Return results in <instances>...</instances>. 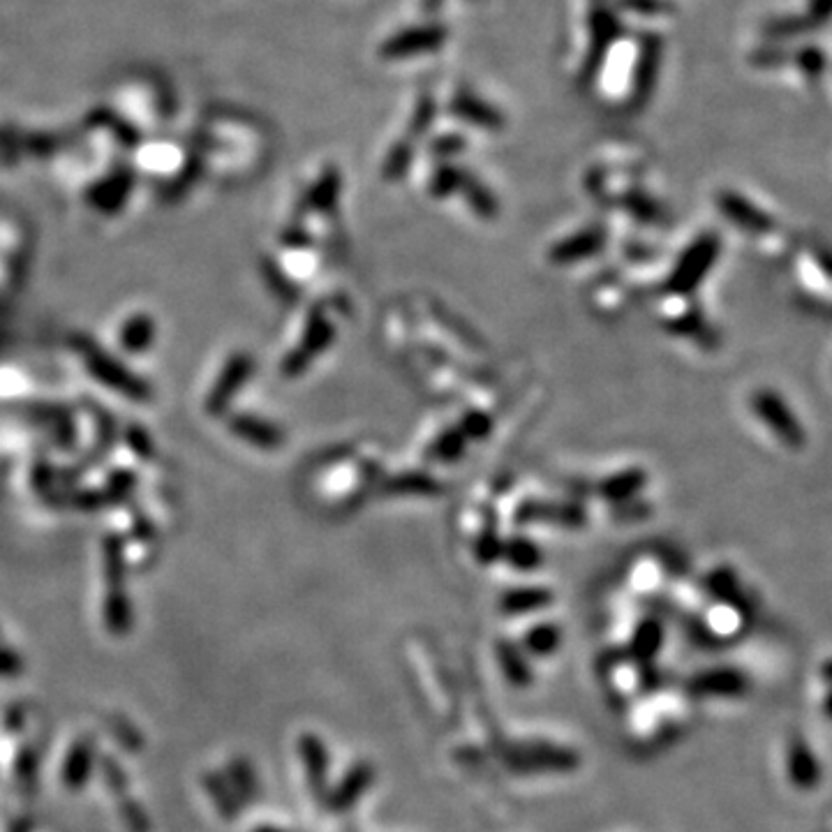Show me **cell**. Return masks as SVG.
<instances>
[{
    "label": "cell",
    "instance_id": "6da1fadb",
    "mask_svg": "<svg viewBox=\"0 0 832 832\" xmlns=\"http://www.w3.org/2000/svg\"><path fill=\"white\" fill-rule=\"evenodd\" d=\"M72 349L79 354L81 366L86 368V373L95 382L107 386L109 391H116L118 396L135 400V403H146L151 398L148 386L137 375H132L121 361H116L114 356H109L102 347L91 343L88 338H74Z\"/></svg>",
    "mask_w": 832,
    "mask_h": 832
},
{
    "label": "cell",
    "instance_id": "7a4b0ae2",
    "mask_svg": "<svg viewBox=\"0 0 832 832\" xmlns=\"http://www.w3.org/2000/svg\"><path fill=\"white\" fill-rule=\"evenodd\" d=\"M581 752L553 742H516L504 749V765L518 775H548L581 768Z\"/></svg>",
    "mask_w": 832,
    "mask_h": 832
},
{
    "label": "cell",
    "instance_id": "3957f363",
    "mask_svg": "<svg viewBox=\"0 0 832 832\" xmlns=\"http://www.w3.org/2000/svg\"><path fill=\"white\" fill-rule=\"evenodd\" d=\"M752 412L765 423V428L784 444L786 449L800 451L807 444V433L798 414H793L789 403L770 389H759L749 400Z\"/></svg>",
    "mask_w": 832,
    "mask_h": 832
},
{
    "label": "cell",
    "instance_id": "277c9868",
    "mask_svg": "<svg viewBox=\"0 0 832 832\" xmlns=\"http://www.w3.org/2000/svg\"><path fill=\"white\" fill-rule=\"evenodd\" d=\"M719 250H722V243H719L717 234L698 236L685 250V255L680 257V262L675 264L671 280H668V289L675 294L694 292L705 280V276H708L712 266H715Z\"/></svg>",
    "mask_w": 832,
    "mask_h": 832
},
{
    "label": "cell",
    "instance_id": "5b68a950",
    "mask_svg": "<svg viewBox=\"0 0 832 832\" xmlns=\"http://www.w3.org/2000/svg\"><path fill=\"white\" fill-rule=\"evenodd\" d=\"M661 61H664V37L655 31L643 33L641 42H638V56L634 63V74H631V86H629L631 109H636V111L643 109L645 104L652 100L657 81H659Z\"/></svg>",
    "mask_w": 832,
    "mask_h": 832
},
{
    "label": "cell",
    "instance_id": "8992f818",
    "mask_svg": "<svg viewBox=\"0 0 832 832\" xmlns=\"http://www.w3.org/2000/svg\"><path fill=\"white\" fill-rule=\"evenodd\" d=\"M624 35V26L618 17V12L606 3H597L590 14V47L588 54H585L581 79L585 84L597 77L601 65H604L608 51L613 49V44Z\"/></svg>",
    "mask_w": 832,
    "mask_h": 832
},
{
    "label": "cell",
    "instance_id": "52a82bcc",
    "mask_svg": "<svg viewBox=\"0 0 832 832\" xmlns=\"http://www.w3.org/2000/svg\"><path fill=\"white\" fill-rule=\"evenodd\" d=\"M449 40V31L442 24H419L391 35L380 47L384 61H407L421 54L440 51Z\"/></svg>",
    "mask_w": 832,
    "mask_h": 832
},
{
    "label": "cell",
    "instance_id": "ba28073f",
    "mask_svg": "<svg viewBox=\"0 0 832 832\" xmlns=\"http://www.w3.org/2000/svg\"><path fill=\"white\" fill-rule=\"evenodd\" d=\"M377 779V770L373 763L368 761H356L352 768H349L343 779L333 786L329 791V798H326L324 805L331 809L333 814H345L349 809L359 805L361 798L366 796L368 789H373Z\"/></svg>",
    "mask_w": 832,
    "mask_h": 832
},
{
    "label": "cell",
    "instance_id": "9c48e42d",
    "mask_svg": "<svg viewBox=\"0 0 832 832\" xmlns=\"http://www.w3.org/2000/svg\"><path fill=\"white\" fill-rule=\"evenodd\" d=\"M719 213L724 215L728 222H733L735 227L742 229L747 234H768L775 227V220L770 218L763 208L754 206L745 195L733 190H722L717 192L715 197Z\"/></svg>",
    "mask_w": 832,
    "mask_h": 832
},
{
    "label": "cell",
    "instance_id": "30bf717a",
    "mask_svg": "<svg viewBox=\"0 0 832 832\" xmlns=\"http://www.w3.org/2000/svg\"><path fill=\"white\" fill-rule=\"evenodd\" d=\"M299 752L303 759V770H306L308 786L312 791V798L324 805L329 798V752H326L324 740L315 733H303L299 740Z\"/></svg>",
    "mask_w": 832,
    "mask_h": 832
},
{
    "label": "cell",
    "instance_id": "8fae6325",
    "mask_svg": "<svg viewBox=\"0 0 832 832\" xmlns=\"http://www.w3.org/2000/svg\"><path fill=\"white\" fill-rule=\"evenodd\" d=\"M331 340H333L331 324L326 322V317L322 315V312H312L306 331H303L301 347L294 349V352L285 359V375L289 377L301 375L312 356L322 354V349L329 347Z\"/></svg>",
    "mask_w": 832,
    "mask_h": 832
},
{
    "label": "cell",
    "instance_id": "7c38bea8",
    "mask_svg": "<svg viewBox=\"0 0 832 832\" xmlns=\"http://www.w3.org/2000/svg\"><path fill=\"white\" fill-rule=\"evenodd\" d=\"M449 109L460 121L477 125V128H484L488 132H500L504 125H507L502 111L486 102L484 98H479V95H474L470 88H460V91H456V95H453L449 102Z\"/></svg>",
    "mask_w": 832,
    "mask_h": 832
},
{
    "label": "cell",
    "instance_id": "4fadbf2b",
    "mask_svg": "<svg viewBox=\"0 0 832 832\" xmlns=\"http://www.w3.org/2000/svg\"><path fill=\"white\" fill-rule=\"evenodd\" d=\"M252 373V359L248 354H234L232 359L227 361L225 370H222V375L218 377V382H215L211 396L206 398V410L211 414H218L222 410H227L229 400H232L236 393H239L241 386L248 382V377Z\"/></svg>",
    "mask_w": 832,
    "mask_h": 832
},
{
    "label": "cell",
    "instance_id": "5bb4252c",
    "mask_svg": "<svg viewBox=\"0 0 832 832\" xmlns=\"http://www.w3.org/2000/svg\"><path fill=\"white\" fill-rule=\"evenodd\" d=\"M229 430L239 437V440L252 444V447L262 451H276L285 442V435L278 426H273L271 421L259 419V416L250 414H239L229 421Z\"/></svg>",
    "mask_w": 832,
    "mask_h": 832
},
{
    "label": "cell",
    "instance_id": "9a60e30c",
    "mask_svg": "<svg viewBox=\"0 0 832 832\" xmlns=\"http://www.w3.org/2000/svg\"><path fill=\"white\" fill-rule=\"evenodd\" d=\"M604 245V234L599 229H585V232H578L562 243H557L551 250V262L555 264H574L581 262V259L597 255Z\"/></svg>",
    "mask_w": 832,
    "mask_h": 832
},
{
    "label": "cell",
    "instance_id": "2e32d148",
    "mask_svg": "<svg viewBox=\"0 0 832 832\" xmlns=\"http://www.w3.org/2000/svg\"><path fill=\"white\" fill-rule=\"evenodd\" d=\"M495 655H497V661H500L504 678H507L511 687H516V689L532 687L534 673L530 668V661H527L525 652L520 650L516 643L500 641L495 648Z\"/></svg>",
    "mask_w": 832,
    "mask_h": 832
},
{
    "label": "cell",
    "instance_id": "e0dca14e",
    "mask_svg": "<svg viewBox=\"0 0 832 832\" xmlns=\"http://www.w3.org/2000/svg\"><path fill=\"white\" fill-rule=\"evenodd\" d=\"M661 645H664V627L657 620H643L638 624L634 636H631L629 643V657L636 661V664H650L661 652Z\"/></svg>",
    "mask_w": 832,
    "mask_h": 832
},
{
    "label": "cell",
    "instance_id": "ac0fdd59",
    "mask_svg": "<svg viewBox=\"0 0 832 832\" xmlns=\"http://www.w3.org/2000/svg\"><path fill=\"white\" fill-rule=\"evenodd\" d=\"M553 594L546 588H511L502 594L500 608L507 615H527L551 606Z\"/></svg>",
    "mask_w": 832,
    "mask_h": 832
},
{
    "label": "cell",
    "instance_id": "d6986e66",
    "mask_svg": "<svg viewBox=\"0 0 832 832\" xmlns=\"http://www.w3.org/2000/svg\"><path fill=\"white\" fill-rule=\"evenodd\" d=\"M689 692L696 696H733L742 689V678L735 671H708L696 675V678L689 682Z\"/></svg>",
    "mask_w": 832,
    "mask_h": 832
},
{
    "label": "cell",
    "instance_id": "ffe728a7",
    "mask_svg": "<svg viewBox=\"0 0 832 832\" xmlns=\"http://www.w3.org/2000/svg\"><path fill=\"white\" fill-rule=\"evenodd\" d=\"M155 340V324L151 315L146 312H137L125 319L121 326V347L128 354H144L148 347L153 345Z\"/></svg>",
    "mask_w": 832,
    "mask_h": 832
},
{
    "label": "cell",
    "instance_id": "44dd1931",
    "mask_svg": "<svg viewBox=\"0 0 832 832\" xmlns=\"http://www.w3.org/2000/svg\"><path fill=\"white\" fill-rule=\"evenodd\" d=\"M562 643V629L553 622H541L537 627H532L523 638L525 652L532 657H551L557 652Z\"/></svg>",
    "mask_w": 832,
    "mask_h": 832
},
{
    "label": "cell",
    "instance_id": "7402d4cb",
    "mask_svg": "<svg viewBox=\"0 0 832 832\" xmlns=\"http://www.w3.org/2000/svg\"><path fill=\"white\" fill-rule=\"evenodd\" d=\"M643 486H645V474L641 470H627V472L615 474V477L611 479H606L604 486H601V493L613 502H627Z\"/></svg>",
    "mask_w": 832,
    "mask_h": 832
},
{
    "label": "cell",
    "instance_id": "603a6c76",
    "mask_svg": "<svg viewBox=\"0 0 832 832\" xmlns=\"http://www.w3.org/2000/svg\"><path fill=\"white\" fill-rule=\"evenodd\" d=\"M502 557L520 571H534L541 564V551L530 539H511L502 548Z\"/></svg>",
    "mask_w": 832,
    "mask_h": 832
},
{
    "label": "cell",
    "instance_id": "cb8c5ba5",
    "mask_svg": "<svg viewBox=\"0 0 832 832\" xmlns=\"http://www.w3.org/2000/svg\"><path fill=\"white\" fill-rule=\"evenodd\" d=\"M340 183L343 181H340L338 169H326V172L319 176L315 188H312L310 204L315 206L317 211H324V213L333 211L340 197Z\"/></svg>",
    "mask_w": 832,
    "mask_h": 832
},
{
    "label": "cell",
    "instance_id": "d4e9b609",
    "mask_svg": "<svg viewBox=\"0 0 832 832\" xmlns=\"http://www.w3.org/2000/svg\"><path fill=\"white\" fill-rule=\"evenodd\" d=\"M460 192H465L467 202H470L474 213L481 215V218H495L497 202H495L493 192H490L484 183L477 181V178H474L470 172H467Z\"/></svg>",
    "mask_w": 832,
    "mask_h": 832
},
{
    "label": "cell",
    "instance_id": "484cf974",
    "mask_svg": "<svg viewBox=\"0 0 832 832\" xmlns=\"http://www.w3.org/2000/svg\"><path fill=\"white\" fill-rule=\"evenodd\" d=\"M412 162H414V144H412V139H403V141H398V144H393L391 151L386 153L382 174L386 181H400V178L410 172Z\"/></svg>",
    "mask_w": 832,
    "mask_h": 832
},
{
    "label": "cell",
    "instance_id": "4316f807",
    "mask_svg": "<svg viewBox=\"0 0 832 832\" xmlns=\"http://www.w3.org/2000/svg\"><path fill=\"white\" fill-rule=\"evenodd\" d=\"M465 176H467L465 169L451 165V162H442V165L435 169L433 178H430V195L437 199L451 197L453 192H458L460 188H463Z\"/></svg>",
    "mask_w": 832,
    "mask_h": 832
},
{
    "label": "cell",
    "instance_id": "83f0119b",
    "mask_svg": "<svg viewBox=\"0 0 832 832\" xmlns=\"http://www.w3.org/2000/svg\"><path fill=\"white\" fill-rule=\"evenodd\" d=\"M437 118V102L430 93H423L419 100H416L414 114L410 118V139L426 137L428 130L433 128Z\"/></svg>",
    "mask_w": 832,
    "mask_h": 832
},
{
    "label": "cell",
    "instance_id": "f1b7e54d",
    "mask_svg": "<svg viewBox=\"0 0 832 832\" xmlns=\"http://www.w3.org/2000/svg\"><path fill=\"white\" fill-rule=\"evenodd\" d=\"M814 31V26L809 24V19L802 14V17H779L770 19L768 24L763 26V35L770 37V40H786V37H796Z\"/></svg>",
    "mask_w": 832,
    "mask_h": 832
},
{
    "label": "cell",
    "instance_id": "f546056e",
    "mask_svg": "<svg viewBox=\"0 0 832 832\" xmlns=\"http://www.w3.org/2000/svg\"><path fill=\"white\" fill-rule=\"evenodd\" d=\"M708 590L712 597H717L724 604H733L735 599H740V588L738 578L731 569H717L708 576Z\"/></svg>",
    "mask_w": 832,
    "mask_h": 832
},
{
    "label": "cell",
    "instance_id": "4dcf8cb0",
    "mask_svg": "<svg viewBox=\"0 0 832 832\" xmlns=\"http://www.w3.org/2000/svg\"><path fill=\"white\" fill-rule=\"evenodd\" d=\"M793 63L807 79H819L826 72V54L819 47H802L798 54H793Z\"/></svg>",
    "mask_w": 832,
    "mask_h": 832
},
{
    "label": "cell",
    "instance_id": "1f68e13d",
    "mask_svg": "<svg viewBox=\"0 0 832 832\" xmlns=\"http://www.w3.org/2000/svg\"><path fill=\"white\" fill-rule=\"evenodd\" d=\"M389 490H393V493H437L440 486H437L435 479L428 477V474L412 472L393 479L389 484Z\"/></svg>",
    "mask_w": 832,
    "mask_h": 832
},
{
    "label": "cell",
    "instance_id": "d6a6232c",
    "mask_svg": "<svg viewBox=\"0 0 832 832\" xmlns=\"http://www.w3.org/2000/svg\"><path fill=\"white\" fill-rule=\"evenodd\" d=\"M618 7L634 12L638 17H661L675 12L673 0H618Z\"/></svg>",
    "mask_w": 832,
    "mask_h": 832
},
{
    "label": "cell",
    "instance_id": "836d02e7",
    "mask_svg": "<svg viewBox=\"0 0 832 832\" xmlns=\"http://www.w3.org/2000/svg\"><path fill=\"white\" fill-rule=\"evenodd\" d=\"M465 146L467 139L463 135H442L430 141V155H435L442 162H449L453 155L463 153Z\"/></svg>",
    "mask_w": 832,
    "mask_h": 832
},
{
    "label": "cell",
    "instance_id": "e575fe53",
    "mask_svg": "<svg viewBox=\"0 0 832 832\" xmlns=\"http://www.w3.org/2000/svg\"><path fill=\"white\" fill-rule=\"evenodd\" d=\"M465 440L467 437L458 430H449V433H444L440 440L435 444V453L437 458L442 460H456L465 453Z\"/></svg>",
    "mask_w": 832,
    "mask_h": 832
},
{
    "label": "cell",
    "instance_id": "d590c367",
    "mask_svg": "<svg viewBox=\"0 0 832 832\" xmlns=\"http://www.w3.org/2000/svg\"><path fill=\"white\" fill-rule=\"evenodd\" d=\"M624 204H627L629 211L641 220H659L661 218L659 206L652 202L648 195H643V192H638V190L629 192V195L624 197Z\"/></svg>",
    "mask_w": 832,
    "mask_h": 832
},
{
    "label": "cell",
    "instance_id": "8d00e7d4",
    "mask_svg": "<svg viewBox=\"0 0 832 832\" xmlns=\"http://www.w3.org/2000/svg\"><path fill=\"white\" fill-rule=\"evenodd\" d=\"M675 329H678L682 333V336L696 338V340H701V343H705V340H708V333H710L708 324H705V319L698 317L696 312H692V315H687V317H682L680 322L675 324Z\"/></svg>",
    "mask_w": 832,
    "mask_h": 832
},
{
    "label": "cell",
    "instance_id": "74e56055",
    "mask_svg": "<svg viewBox=\"0 0 832 832\" xmlns=\"http://www.w3.org/2000/svg\"><path fill=\"white\" fill-rule=\"evenodd\" d=\"M490 428H493V426H490V419L486 414L472 412V414L465 416L463 426H460V433H463L465 437H474V440H481V437H486L490 433Z\"/></svg>",
    "mask_w": 832,
    "mask_h": 832
},
{
    "label": "cell",
    "instance_id": "f35d334b",
    "mask_svg": "<svg viewBox=\"0 0 832 832\" xmlns=\"http://www.w3.org/2000/svg\"><path fill=\"white\" fill-rule=\"evenodd\" d=\"M805 17L809 19V24L814 26V31L816 28L826 26L832 19V0H809Z\"/></svg>",
    "mask_w": 832,
    "mask_h": 832
},
{
    "label": "cell",
    "instance_id": "ab89813d",
    "mask_svg": "<svg viewBox=\"0 0 832 832\" xmlns=\"http://www.w3.org/2000/svg\"><path fill=\"white\" fill-rule=\"evenodd\" d=\"M786 56H789V54H786L784 49H779V47H765V49L754 51L752 63L759 65V68H777V65H784L786 61H789V58H786Z\"/></svg>",
    "mask_w": 832,
    "mask_h": 832
},
{
    "label": "cell",
    "instance_id": "60d3db41",
    "mask_svg": "<svg viewBox=\"0 0 832 832\" xmlns=\"http://www.w3.org/2000/svg\"><path fill=\"white\" fill-rule=\"evenodd\" d=\"M24 389H26L24 375L12 368L0 370V396H17V393H21Z\"/></svg>",
    "mask_w": 832,
    "mask_h": 832
},
{
    "label": "cell",
    "instance_id": "b9f144b4",
    "mask_svg": "<svg viewBox=\"0 0 832 832\" xmlns=\"http://www.w3.org/2000/svg\"><path fill=\"white\" fill-rule=\"evenodd\" d=\"M502 548H504V544L500 539L493 537V534H486V537H481L479 544H477V557L484 564H488V562L497 560V557H502Z\"/></svg>",
    "mask_w": 832,
    "mask_h": 832
},
{
    "label": "cell",
    "instance_id": "7bdbcfd3",
    "mask_svg": "<svg viewBox=\"0 0 832 832\" xmlns=\"http://www.w3.org/2000/svg\"><path fill=\"white\" fill-rule=\"evenodd\" d=\"M641 668H643V671H641V680H638V682H641V692H645V694L655 692V689H659V675H657V671L650 664H645Z\"/></svg>",
    "mask_w": 832,
    "mask_h": 832
},
{
    "label": "cell",
    "instance_id": "ee69618b",
    "mask_svg": "<svg viewBox=\"0 0 832 832\" xmlns=\"http://www.w3.org/2000/svg\"><path fill=\"white\" fill-rule=\"evenodd\" d=\"M814 259H816V264H819V269L832 280V252L830 250H816Z\"/></svg>",
    "mask_w": 832,
    "mask_h": 832
},
{
    "label": "cell",
    "instance_id": "f6af8a7d",
    "mask_svg": "<svg viewBox=\"0 0 832 832\" xmlns=\"http://www.w3.org/2000/svg\"><path fill=\"white\" fill-rule=\"evenodd\" d=\"M444 5V0H423V10L426 12H437Z\"/></svg>",
    "mask_w": 832,
    "mask_h": 832
},
{
    "label": "cell",
    "instance_id": "bcb514c9",
    "mask_svg": "<svg viewBox=\"0 0 832 832\" xmlns=\"http://www.w3.org/2000/svg\"><path fill=\"white\" fill-rule=\"evenodd\" d=\"M257 832H280V830H273V828H262V830H257Z\"/></svg>",
    "mask_w": 832,
    "mask_h": 832
},
{
    "label": "cell",
    "instance_id": "7dc6e473",
    "mask_svg": "<svg viewBox=\"0 0 832 832\" xmlns=\"http://www.w3.org/2000/svg\"><path fill=\"white\" fill-rule=\"evenodd\" d=\"M597 3H606V0H594V5H597Z\"/></svg>",
    "mask_w": 832,
    "mask_h": 832
}]
</instances>
